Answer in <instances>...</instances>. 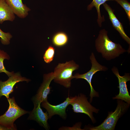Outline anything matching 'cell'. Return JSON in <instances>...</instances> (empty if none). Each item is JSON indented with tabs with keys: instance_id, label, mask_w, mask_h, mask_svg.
<instances>
[{
	"instance_id": "7a4b0ae2",
	"label": "cell",
	"mask_w": 130,
	"mask_h": 130,
	"mask_svg": "<svg viewBox=\"0 0 130 130\" xmlns=\"http://www.w3.org/2000/svg\"><path fill=\"white\" fill-rule=\"evenodd\" d=\"M79 65L73 60L65 63H59L55 68L53 80L55 82L69 88L73 79V72L78 69Z\"/></svg>"
},
{
	"instance_id": "d6986e66",
	"label": "cell",
	"mask_w": 130,
	"mask_h": 130,
	"mask_svg": "<svg viewBox=\"0 0 130 130\" xmlns=\"http://www.w3.org/2000/svg\"><path fill=\"white\" fill-rule=\"evenodd\" d=\"M13 36L9 32H5L0 28V41L1 43L4 45H7L10 43V41Z\"/></svg>"
},
{
	"instance_id": "44dd1931",
	"label": "cell",
	"mask_w": 130,
	"mask_h": 130,
	"mask_svg": "<svg viewBox=\"0 0 130 130\" xmlns=\"http://www.w3.org/2000/svg\"><path fill=\"white\" fill-rule=\"evenodd\" d=\"M0 130H10L9 129L5 127L0 124Z\"/></svg>"
},
{
	"instance_id": "5b68a950",
	"label": "cell",
	"mask_w": 130,
	"mask_h": 130,
	"mask_svg": "<svg viewBox=\"0 0 130 130\" xmlns=\"http://www.w3.org/2000/svg\"><path fill=\"white\" fill-rule=\"evenodd\" d=\"M72 98L70 104L72 106L74 112L83 113L87 115L92 122L94 123L95 119L93 113H98L99 110L92 106L88 101L87 98L83 94L80 93L78 96L72 97Z\"/></svg>"
},
{
	"instance_id": "8992f818",
	"label": "cell",
	"mask_w": 130,
	"mask_h": 130,
	"mask_svg": "<svg viewBox=\"0 0 130 130\" xmlns=\"http://www.w3.org/2000/svg\"><path fill=\"white\" fill-rule=\"evenodd\" d=\"M92 64L91 69L87 72L83 74H79L78 73L75 74L73 76V78L76 79L81 78L86 80L89 84L91 88L90 94V102H92L93 98L94 97H98L99 95L93 89L91 83V79L93 75L98 71H105L108 68L106 67L100 65L96 59L94 53H92L90 57Z\"/></svg>"
},
{
	"instance_id": "e0dca14e",
	"label": "cell",
	"mask_w": 130,
	"mask_h": 130,
	"mask_svg": "<svg viewBox=\"0 0 130 130\" xmlns=\"http://www.w3.org/2000/svg\"><path fill=\"white\" fill-rule=\"evenodd\" d=\"M10 58L9 55L6 52L0 49V73L4 72L9 77L13 75L14 72L13 71L10 72L7 70L4 65L3 61L4 59L9 60Z\"/></svg>"
},
{
	"instance_id": "9a60e30c",
	"label": "cell",
	"mask_w": 130,
	"mask_h": 130,
	"mask_svg": "<svg viewBox=\"0 0 130 130\" xmlns=\"http://www.w3.org/2000/svg\"><path fill=\"white\" fill-rule=\"evenodd\" d=\"M112 0H93L92 2L87 6V9L89 11L91 10L94 7L96 8L98 15L97 21L99 26L100 27L102 26V23L105 20L104 16L102 17L101 16L100 6L101 5L103 4L106 1Z\"/></svg>"
},
{
	"instance_id": "52a82bcc",
	"label": "cell",
	"mask_w": 130,
	"mask_h": 130,
	"mask_svg": "<svg viewBox=\"0 0 130 130\" xmlns=\"http://www.w3.org/2000/svg\"><path fill=\"white\" fill-rule=\"evenodd\" d=\"M30 81V79L22 77L19 72L14 73L6 81L0 80V98L3 96L7 99L9 98V95L14 91L13 87L16 83L23 81L28 83Z\"/></svg>"
},
{
	"instance_id": "6da1fadb",
	"label": "cell",
	"mask_w": 130,
	"mask_h": 130,
	"mask_svg": "<svg viewBox=\"0 0 130 130\" xmlns=\"http://www.w3.org/2000/svg\"><path fill=\"white\" fill-rule=\"evenodd\" d=\"M95 46L97 51L108 60L117 57L126 51L119 44L115 43L109 39L107 31L104 29L99 31L95 41Z\"/></svg>"
},
{
	"instance_id": "5bb4252c",
	"label": "cell",
	"mask_w": 130,
	"mask_h": 130,
	"mask_svg": "<svg viewBox=\"0 0 130 130\" xmlns=\"http://www.w3.org/2000/svg\"><path fill=\"white\" fill-rule=\"evenodd\" d=\"M15 15L5 0H0V24L6 21H13L15 18Z\"/></svg>"
},
{
	"instance_id": "8fae6325",
	"label": "cell",
	"mask_w": 130,
	"mask_h": 130,
	"mask_svg": "<svg viewBox=\"0 0 130 130\" xmlns=\"http://www.w3.org/2000/svg\"><path fill=\"white\" fill-rule=\"evenodd\" d=\"M41 104H34L33 109L30 112L28 119L35 121L46 130H48L49 129L47 122L49 119L48 114L47 111L44 112L43 111L41 108Z\"/></svg>"
},
{
	"instance_id": "277c9868",
	"label": "cell",
	"mask_w": 130,
	"mask_h": 130,
	"mask_svg": "<svg viewBox=\"0 0 130 130\" xmlns=\"http://www.w3.org/2000/svg\"><path fill=\"white\" fill-rule=\"evenodd\" d=\"M117 106L114 111L110 112L106 118L100 125L89 128L91 130H114L117 122L120 117L129 108V104L122 100H118Z\"/></svg>"
},
{
	"instance_id": "9c48e42d",
	"label": "cell",
	"mask_w": 130,
	"mask_h": 130,
	"mask_svg": "<svg viewBox=\"0 0 130 130\" xmlns=\"http://www.w3.org/2000/svg\"><path fill=\"white\" fill-rule=\"evenodd\" d=\"M112 71L118 78L119 84L118 87L119 89V94L113 97V99H121L130 104V96L126 84L127 82L130 80L129 74L125 73L124 76H121L119 74L117 68L114 66L112 69Z\"/></svg>"
},
{
	"instance_id": "2e32d148",
	"label": "cell",
	"mask_w": 130,
	"mask_h": 130,
	"mask_svg": "<svg viewBox=\"0 0 130 130\" xmlns=\"http://www.w3.org/2000/svg\"><path fill=\"white\" fill-rule=\"evenodd\" d=\"M68 37L67 34L62 32L56 33L53 36L52 42L55 46L61 47L66 45L68 41Z\"/></svg>"
},
{
	"instance_id": "3957f363",
	"label": "cell",
	"mask_w": 130,
	"mask_h": 130,
	"mask_svg": "<svg viewBox=\"0 0 130 130\" xmlns=\"http://www.w3.org/2000/svg\"><path fill=\"white\" fill-rule=\"evenodd\" d=\"M7 99L9 106L5 113L0 116V124L10 130H16L14 124V121L21 116L29 112L23 109L17 105L14 97Z\"/></svg>"
},
{
	"instance_id": "4fadbf2b",
	"label": "cell",
	"mask_w": 130,
	"mask_h": 130,
	"mask_svg": "<svg viewBox=\"0 0 130 130\" xmlns=\"http://www.w3.org/2000/svg\"><path fill=\"white\" fill-rule=\"evenodd\" d=\"M15 14L21 19L26 18L31 9L22 0H5Z\"/></svg>"
},
{
	"instance_id": "ac0fdd59",
	"label": "cell",
	"mask_w": 130,
	"mask_h": 130,
	"mask_svg": "<svg viewBox=\"0 0 130 130\" xmlns=\"http://www.w3.org/2000/svg\"><path fill=\"white\" fill-rule=\"evenodd\" d=\"M55 53V49L52 46H50L46 50L43 56L45 62L50 63L53 59Z\"/></svg>"
},
{
	"instance_id": "ba28073f",
	"label": "cell",
	"mask_w": 130,
	"mask_h": 130,
	"mask_svg": "<svg viewBox=\"0 0 130 130\" xmlns=\"http://www.w3.org/2000/svg\"><path fill=\"white\" fill-rule=\"evenodd\" d=\"M54 78L53 72L45 74L43 82L32 100L34 104L47 101L48 96L50 91V84Z\"/></svg>"
},
{
	"instance_id": "ffe728a7",
	"label": "cell",
	"mask_w": 130,
	"mask_h": 130,
	"mask_svg": "<svg viewBox=\"0 0 130 130\" xmlns=\"http://www.w3.org/2000/svg\"><path fill=\"white\" fill-rule=\"evenodd\" d=\"M124 9L129 20H130V3L127 0H115Z\"/></svg>"
},
{
	"instance_id": "30bf717a",
	"label": "cell",
	"mask_w": 130,
	"mask_h": 130,
	"mask_svg": "<svg viewBox=\"0 0 130 130\" xmlns=\"http://www.w3.org/2000/svg\"><path fill=\"white\" fill-rule=\"evenodd\" d=\"M72 99V97H68L63 102L56 105L51 104L48 101L43 102L41 103V106L46 110L49 119L55 115H58L63 118L65 119L67 116L66 109L70 104Z\"/></svg>"
},
{
	"instance_id": "7c38bea8",
	"label": "cell",
	"mask_w": 130,
	"mask_h": 130,
	"mask_svg": "<svg viewBox=\"0 0 130 130\" xmlns=\"http://www.w3.org/2000/svg\"><path fill=\"white\" fill-rule=\"evenodd\" d=\"M105 9L107 12L109 19L112 26L119 32L122 38L129 44H130V39L126 34L121 23L116 17L114 10L105 2L103 4Z\"/></svg>"
}]
</instances>
